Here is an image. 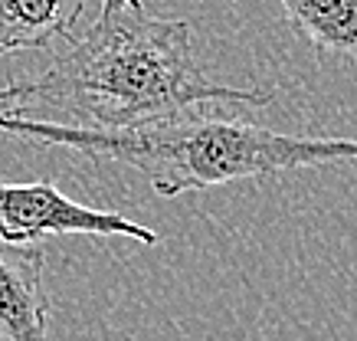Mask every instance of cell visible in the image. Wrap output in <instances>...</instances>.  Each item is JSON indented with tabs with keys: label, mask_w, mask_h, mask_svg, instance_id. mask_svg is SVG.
<instances>
[{
	"label": "cell",
	"mask_w": 357,
	"mask_h": 341,
	"mask_svg": "<svg viewBox=\"0 0 357 341\" xmlns=\"http://www.w3.org/2000/svg\"><path fill=\"white\" fill-rule=\"evenodd\" d=\"M272 92L220 86L194 56L187 20L158 17L144 0H102L82 33H69L33 79L0 86V115L115 135L200 109H266Z\"/></svg>",
	"instance_id": "6da1fadb"
},
{
	"label": "cell",
	"mask_w": 357,
	"mask_h": 341,
	"mask_svg": "<svg viewBox=\"0 0 357 341\" xmlns=\"http://www.w3.org/2000/svg\"><path fill=\"white\" fill-rule=\"evenodd\" d=\"M279 7L318 53L357 59V0H279Z\"/></svg>",
	"instance_id": "8992f818"
},
{
	"label": "cell",
	"mask_w": 357,
	"mask_h": 341,
	"mask_svg": "<svg viewBox=\"0 0 357 341\" xmlns=\"http://www.w3.org/2000/svg\"><path fill=\"white\" fill-rule=\"evenodd\" d=\"M40 246L0 243V341H50V296Z\"/></svg>",
	"instance_id": "277c9868"
},
{
	"label": "cell",
	"mask_w": 357,
	"mask_h": 341,
	"mask_svg": "<svg viewBox=\"0 0 357 341\" xmlns=\"http://www.w3.org/2000/svg\"><path fill=\"white\" fill-rule=\"evenodd\" d=\"M0 132L20 142L66 148L92 161H115L138 171L154 194L177 197L233 181L282 171L357 161V138H302L233 119L227 109H200L115 135L76 132L46 121L0 115Z\"/></svg>",
	"instance_id": "7a4b0ae2"
},
{
	"label": "cell",
	"mask_w": 357,
	"mask_h": 341,
	"mask_svg": "<svg viewBox=\"0 0 357 341\" xmlns=\"http://www.w3.org/2000/svg\"><path fill=\"white\" fill-rule=\"evenodd\" d=\"M82 7L86 0H0V59L66 40Z\"/></svg>",
	"instance_id": "5b68a950"
},
{
	"label": "cell",
	"mask_w": 357,
	"mask_h": 341,
	"mask_svg": "<svg viewBox=\"0 0 357 341\" xmlns=\"http://www.w3.org/2000/svg\"><path fill=\"white\" fill-rule=\"evenodd\" d=\"M43 236H128L154 246L158 233L121 213L76 204L53 181L0 184V243L30 246Z\"/></svg>",
	"instance_id": "3957f363"
}]
</instances>
